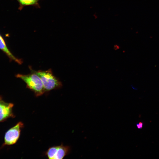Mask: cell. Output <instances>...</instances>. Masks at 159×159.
<instances>
[{"mask_svg": "<svg viewBox=\"0 0 159 159\" xmlns=\"http://www.w3.org/2000/svg\"><path fill=\"white\" fill-rule=\"evenodd\" d=\"M31 73L27 74H18L16 77L21 79L26 84V87L33 91L36 97L43 95L45 92L42 81L39 77L32 69Z\"/></svg>", "mask_w": 159, "mask_h": 159, "instance_id": "1", "label": "cell"}, {"mask_svg": "<svg viewBox=\"0 0 159 159\" xmlns=\"http://www.w3.org/2000/svg\"><path fill=\"white\" fill-rule=\"evenodd\" d=\"M32 70L40 77L45 92L58 89L62 87V82L54 75L51 69L45 71Z\"/></svg>", "mask_w": 159, "mask_h": 159, "instance_id": "2", "label": "cell"}, {"mask_svg": "<svg viewBox=\"0 0 159 159\" xmlns=\"http://www.w3.org/2000/svg\"><path fill=\"white\" fill-rule=\"evenodd\" d=\"M24 126V123L19 121L8 130L5 133L4 142L0 149L5 146H10L16 144L20 137L21 130Z\"/></svg>", "mask_w": 159, "mask_h": 159, "instance_id": "3", "label": "cell"}, {"mask_svg": "<svg viewBox=\"0 0 159 159\" xmlns=\"http://www.w3.org/2000/svg\"><path fill=\"white\" fill-rule=\"evenodd\" d=\"M70 150L69 146L64 145L62 144L50 147L45 154L49 159H62L68 154Z\"/></svg>", "mask_w": 159, "mask_h": 159, "instance_id": "4", "label": "cell"}, {"mask_svg": "<svg viewBox=\"0 0 159 159\" xmlns=\"http://www.w3.org/2000/svg\"><path fill=\"white\" fill-rule=\"evenodd\" d=\"M14 106L13 103L5 102L0 95V123L15 117L13 110Z\"/></svg>", "mask_w": 159, "mask_h": 159, "instance_id": "5", "label": "cell"}, {"mask_svg": "<svg viewBox=\"0 0 159 159\" xmlns=\"http://www.w3.org/2000/svg\"><path fill=\"white\" fill-rule=\"evenodd\" d=\"M0 49L8 57L10 61H13L19 64H21L23 62L22 60L16 57L8 48L4 39L0 34Z\"/></svg>", "mask_w": 159, "mask_h": 159, "instance_id": "6", "label": "cell"}, {"mask_svg": "<svg viewBox=\"0 0 159 159\" xmlns=\"http://www.w3.org/2000/svg\"><path fill=\"white\" fill-rule=\"evenodd\" d=\"M19 5V9H22L24 7L28 6H33L39 8V2L41 0H16Z\"/></svg>", "mask_w": 159, "mask_h": 159, "instance_id": "7", "label": "cell"}, {"mask_svg": "<svg viewBox=\"0 0 159 159\" xmlns=\"http://www.w3.org/2000/svg\"><path fill=\"white\" fill-rule=\"evenodd\" d=\"M136 126L138 129H141L143 127V123L142 122H140L136 124Z\"/></svg>", "mask_w": 159, "mask_h": 159, "instance_id": "8", "label": "cell"}, {"mask_svg": "<svg viewBox=\"0 0 159 159\" xmlns=\"http://www.w3.org/2000/svg\"><path fill=\"white\" fill-rule=\"evenodd\" d=\"M114 49L115 50H117L119 48V46L116 45L114 46Z\"/></svg>", "mask_w": 159, "mask_h": 159, "instance_id": "9", "label": "cell"}]
</instances>
